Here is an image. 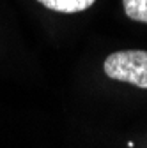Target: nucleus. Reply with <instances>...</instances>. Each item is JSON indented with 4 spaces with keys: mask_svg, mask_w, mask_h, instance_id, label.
<instances>
[{
    "mask_svg": "<svg viewBox=\"0 0 147 148\" xmlns=\"http://www.w3.org/2000/svg\"><path fill=\"white\" fill-rule=\"evenodd\" d=\"M103 69L110 79L130 83L137 88H147V51H115L105 58Z\"/></svg>",
    "mask_w": 147,
    "mask_h": 148,
    "instance_id": "obj_1",
    "label": "nucleus"
},
{
    "mask_svg": "<svg viewBox=\"0 0 147 148\" xmlns=\"http://www.w3.org/2000/svg\"><path fill=\"white\" fill-rule=\"evenodd\" d=\"M37 2L51 11L71 14V12H82L89 7H92L96 0H37Z\"/></svg>",
    "mask_w": 147,
    "mask_h": 148,
    "instance_id": "obj_2",
    "label": "nucleus"
},
{
    "mask_svg": "<svg viewBox=\"0 0 147 148\" xmlns=\"http://www.w3.org/2000/svg\"><path fill=\"white\" fill-rule=\"evenodd\" d=\"M122 7L130 20L147 23V0H122Z\"/></svg>",
    "mask_w": 147,
    "mask_h": 148,
    "instance_id": "obj_3",
    "label": "nucleus"
}]
</instances>
